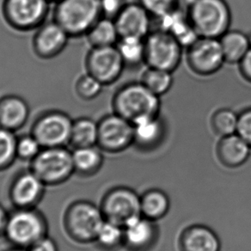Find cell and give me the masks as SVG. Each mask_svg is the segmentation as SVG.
<instances>
[{"instance_id":"cell-1","label":"cell","mask_w":251,"mask_h":251,"mask_svg":"<svg viewBox=\"0 0 251 251\" xmlns=\"http://www.w3.org/2000/svg\"><path fill=\"white\" fill-rule=\"evenodd\" d=\"M113 112L133 124L160 115V98L141 82H131L115 91L112 99Z\"/></svg>"},{"instance_id":"cell-2","label":"cell","mask_w":251,"mask_h":251,"mask_svg":"<svg viewBox=\"0 0 251 251\" xmlns=\"http://www.w3.org/2000/svg\"><path fill=\"white\" fill-rule=\"evenodd\" d=\"M54 4L52 19L71 38L85 37L102 17L100 0H58Z\"/></svg>"},{"instance_id":"cell-3","label":"cell","mask_w":251,"mask_h":251,"mask_svg":"<svg viewBox=\"0 0 251 251\" xmlns=\"http://www.w3.org/2000/svg\"><path fill=\"white\" fill-rule=\"evenodd\" d=\"M186 12L199 37L219 39L230 29L232 17L226 0H191Z\"/></svg>"},{"instance_id":"cell-4","label":"cell","mask_w":251,"mask_h":251,"mask_svg":"<svg viewBox=\"0 0 251 251\" xmlns=\"http://www.w3.org/2000/svg\"><path fill=\"white\" fill-rule=\"evenodd\" d=\"M104 220L100 206L89 201L79 200L67 207L63 226L72 240L77 244H87L94 243Z\"/></svg>"},{"instance_id":"cell-5","label":"cell","mask_w":251,"mask_h":251,"mask_svg":"<svg viewBox=\"0 0 251 251\" xmlns=\"http://www.w3.org/2000/svg\"><path fill=\"white\" fill-rule=\"evenodd\" d=\"M50 0H1L0 11L5 25L18 33L35 32L49 19Z\"/></svg>"},{"instance_id":"cell-6","label":"cell","mask_w":251,"mask_h":251,"mask_svg":"<svg viewBox=\"0 0 251 251\" xmlns=\"http://www.w3.org/2000/svg\"><path fill=\"white\" fill-rule=\"evenodd\" d=\"M49 235V224L44 214L35 208H15L9 214L4 237L11 246L29 249Z\"/></svg>"},{"instance_id":"cell-7","label":"cell","mask_w":251,"mask_h":251,"mask_svg":"<svg viewBox=\"0 0 251 251\" xmlns=\"http://www.w3.org/2000/svg\"><path fill=\"white\" fill-rule=\"evenodd\" d=\"M30 170L46 186L62 184L75 174L72 151L66 147L42 148L30 162Z\"/></svg>"},{"instance_id":"cell-8","label":"cell","mask_w":251,"mask_h":251,"mask_svg":"<svg viewBox=\"0 0 251 251\" xmlns=\"http://www.w3.org/2000/svg\"><path fill=\"white\" fill-rule=\"evenodd\" d=\"M145 64L174 73L181 64L183 47L167 32L155 29L145 39Z\"/></svg>"},{"instance_id":"cell-9","label":"cell","mask_w":251,"mask_h":251,"mask_svg":"<svg viewBox=\"0 0 251 251\" xmlns=\"http://www.w3.org/2000/svg\"><path fill=\"white\" fill-rule=\"evenodd\" d=\"M74 119L59 109H49L33 122L31 133L42 148L67 147L70 143Z\"/></svg>"},{"instance_id":"cell-10","label":"cell","mask_w":251,"mask_h":251,"mask_svg":"<svg viewBox=\"0 0 251 251\" xmlns=\"http://www.w3.org/2000/svg\"><path fill=\"white\" fill-rule=\"evenodd\" d=\"M100 208L106 220L124 226L130 220L141 216L140 196L127 187H115L102 197Z\"/></svg>"},{"instance_id":"cell-11","label":"cell","mask_w":251,"mask_h":251,"mask_svg":"<svg viewBox=\"0 0 251 251\" xmlns=\"http://www.w3.org/2000/svg\"><path fill=\"white\" fill-rule=\"evenodd\" d=\"M186 49L188 68L201 77L217 74L226 63L219 39L199 37Z\"/></svg>"},{"instance_id":"cell-12","label":"cell","mask_w":251,"mask_h":251,"mask_svg":"<svg viewBox=\"0 0 251 251\" xmlns=\"http://www.w3.org/2000/svg\"><path fill=\"white\" fill-rule=\"evenodd\" d=\"M85 73L104 86L115 84L122 77L126 65L116 46L91 48L84 59Z\"/></svg>"},{"instance_id":"cell-13","label":"cell","mask_w":251,"mask_h":251,"mask_svg":"<svg viewBox=\"0 0 251 251\" xmlns=\"http://www.w3.org/2000/svg\"><path fill=\"white\" fill-rule=\"evenodd\" d=\"M98 147L108 153H119L133 145V125L121 115L111 113L98 121Z\"/></svg>"},{"instance_id":"cell-14","label":"cell","mask_w":251,"mask_h":251,"mask_svg":"<svg viewBox=\"0 0 251 251\" xmlns=\"http://www.w3.org/2000/svg\"><path fill=\"white\" fill-rule=\"evenodd\" d=\"M70 39L55 21L48 20L35 30L32 38V51L42 60L55 59L66 50Z\"/></svg>"},{"instance_id":"cell-15","label":"cell","mask_w":251,"mask_h":251,"mask_svg":"<svg viewBox=\"0 0 251 251\" xmlns=\"http://www.w3.org/2000/svg\"><path fill=\"white\" fill-rule=\"evenodd\" d=\"M44 182L29 169L18 173L11 181L9 197L15 208H35L45 194Z\"/></svg>"},{"instance_id":"cell-16","label":"cell","mask_w":251,"mask_h":251,"mask_svg":"<svg viewBox=\"0 0 251 251\" xmlns=\"http://www.w3.org/2000/svg\"><path fill=\"white\" fill-rule=\"evenodd\" d=\"M152 17L138 3H126L114 19L120 38L135 37L146 39L151 31Z\"/></svg>"},{"instance_id":"cell-17","label":"cell","mask_w":251,"mask_h":251,"mask_svg":"<svg viewBox=\"0 0 251 251\" xmlns=\"http://www.w3.org/2000/svg\"><path fill=\"white\" fill-rule=\"evenodd\" d=\"M124 247L129 251H149L159 237L156 221L141 216L130 220L123 226Z\"/></svg>"},{"instance_id":"cell-18","label":"cell","mask_w":251,"mask_h":251,"mask_svg":"<svg viewBox=\"0 0 251 251\" xmlns=\"http://www.w3.org/2000/svg\"><path fill=\"white\" fill-rule=\"evenodd\" d=\"M30 113L28 101L19 95L0 97V127L17 133L28 123Z\"/></svg>"},{"instance_id":"cell-19","label":"cell","mask_w":251,"mask_h":251,"mask_svg":"<svg viewBox=\"0 0 251 251\" xmlns=\"http://www.w3.org/2000/svg\"><path fill=\"white\" fill-rule=\"evenodd\" d=\"M180 251H220L218 235L209 227L194 225L182 230L179 237Z\"/></svg>"},{"instance_id":"cell-20","label":"cell","mask_w":251,"mask_h":251,"mask_svg":"<svg viewBox=\"0 0 251 251\" xmlns=\"http://www.w3.org/2000/svg\"><path fill=\"white\" fill-rule=\"evenodd\" d=\"M156 20L158 22L157 28L172 35L184 49L188 48L199 38L190 24L187 12L181 11L180 8Z\"/></svg>"},{"instance_id":"cell-21","label":"cell","mask_w":251,"mask_h":251,"mask_svg":"<svg viewBox=\"0 0 251 251\" xmlns=\"http://www.w3.org/2000/svg\"><path fill=\"white\" fill-rule=\"evenodd\" d=\"M133 125V145L141 151H151L160 146L166 133V126L160 115L145 119Z\"/></svg>"},{"instance_id":"cell-22","label":"cell","mask_w":251,"mask_h":251,"mask_svg":"<svg viewBox=\"0 0 251 251\" xmlns=\"http://www.w3.org/2000/svg\"><path fill=\"white\" fill-rule=\"evenodd\" d=\"M251 151V146L236 133L220 138L217 145L216 154L224 166L237 168L246 163Z\"/></svg>"},{"instance_id":"cell-23","label":"cell","mask_w":251,"mask_h":251,"mask_svg":"<svg viewBox=\"0 0 251 251\" xmlns=\"http://www.w3.org/2000/svg\"><path fill=\"white\" fill-rule=\"evenodd\" d=\"M74 172L83 177L97 174L103 164L102 151L98 147H79L72 151Z\"/></svg>"},{"instance_id":"cell-24","label":"cell","mask_w":251,"mask_h":251,"mask_svg":"<svg viewBox=\"0 0 251 251\" xmlns=\"http://www.w3.org/2000/svg\"><path fill=\"white\" fill-rule=\"evenodd\" d=\"M226 63L237 64L240 62L251 48L249 35L237 29H229L220 38Z\"/></svg>"},{"instance_id":"cell-25","label":"cell","mask_w":251,"mask_h":251,"mask_svg":"<svg viewBox=\"0 0 251 251\" xmlns=\"http://www.w3.org/2000/svg\"><path fill=\"white\" fill-rule=\"evenodd\" d=\"M171 202L169 196L160 189L152 188L140 196L141 215L153 221L163 219L167 215Z\"/></svg>"},{"instance_id":"cell-26","label":"cell","mask_w":251,"mask_h":251,"mask_svg":"<svg viewBox=\"0 0 251 251\" xmlns=\"http://www.w3.org/2000/svg\"><path fill=\"white\" fill-rule=\"evenodd\" d=\"M91 48L115 46L120 40L118 29L114 19L101 17L85 35Z\"/></svg>"},{"instance_id":"cell-27","label":"cell","mask_w":251,"mask_h":251,"mask_svg":"<svg viewBox=\"0 0 251 251\" xmlns=\"http://www.w3.org/2000/svg\"><path fill=\"white\" fill-rule=\"evenodd\" d=\"M98 122L87 116L74 119L71 132L73 148L98 146Z\"/></svg>"},{"instance_id":"cell-28","label":"cell","mask_w":251,"mask_h":251,"mask_svg":"<svg viewBox=\"0 0 251 251\" xmlns=\"http://www.w3.org/2000/svg\"><path fill=\"white\" fill-rule=\"evenodd\" d=\"M94 243L104 251H115L124 246V229L118 224L104 220Z\"/></svg>"},{"instance_id":"cell-29","label":"cell","mask_w":251,"mask_h":251,"mask_svg":"<svg viewBox=\"0 0 251 251\" xmlns=\"http://www.w3.org/2000/svg\"><path fill=\"white\" fill-rule=\"evenodd\" d=\"M140 82L152 93L161 98L171 91L173 85V73L147 67L141 75Z\"/></svg>"},{"instance_id":"cell-30","label":"cell","mask_w":251,"mask_h":251,"mask_svg":"<svg viewBox=\"0 0 251 251\" xmlns=\"http://www.w3.org/2000/svg\"><path fill=\"white\" fill-rule=\"evenodd\" d=\"M115 46L126 67H138L145 63V39L122 37Z\"/></svg>"},{"instance_id":"cell-31","label":"cell","mask_w":251,"mask_h":251,"mask_svg":"<svg viewBox=\"0 0 251 251\" xmlns=\"http://www.w3.org/2000/svg\"><path fill=\"white\" fill-rule=\"evenodd\" d=\"M237 123L238 114L227 108L217 109L210 120L212 129L220 138L237 133Z\"/></svg>"},{"instance_id":"cell-32","label":"cell","mask_w":251,"mask_h":251,"mask_svg":"<svg viewBox=\"0 0 251 251\" xmlns=\"http://www.w3.org/2000/svg\"><path fill=\"white\" fill-rule=\"evenodd\" d=\"M17 141L16 133L0 127V171L7 170L18 159Z\"/></svg>"},{"instance_id":"cell-33","label":"cell","mask_w":251,"mask_h":251,"mask_svg":"<svg viewBox=\"0 0 251 251\" xmlns=\"http://www.w3.org/2000/svg\"><path fill=\"white\" fill-rule=\"evenodd\" d=\"M104 85L91 75L84 73L77 77L74 84V92L83 101H93L101 95Z\"/></svg>"},{"instance_id":"cell-34","label":"cell","mask_w":251,"mask_h":251,"mask_svg":"<svg viewBox=\"0 0 251 251\" xmlns=\"http://www.w3.org/2000/svg\"><path fill=\"white\" fill-rule=\"evenodd\" d=\"M42 150L41 144L31 133L18 137L17 157L20 160L31 162Z\"/></svg>"},{"instance_id":"cell-35","label":"cell","mask_w":251,"mask_h":251,"mask_svg":"<svg viewBox=\"0 0 251 251\" xmlns=\"http://www.w3.org/2000/svg\"><path fill=\"white\" fill-rule=\"evenodd\" d=\"M139 3L155 19L180 8V0H139Z\"/></svg>"},{"instance_id":"cell-36","label":"cell","mask_w":251,"mask_h":251,"mask_svg":"<svg viewBox=\"0 0 251 251\" xmlns=\"http://www.w3.org/2000/svg\"><path fill=\"white\" fill-rule=\"evenodd\" d=\"M237 133L251 147V107L238 114Z\"/></svg>"},{"instance_id":"cell-37","label":"cell","mask_w":251,"mask_h":251,"mask_svg":"<svg viewBox=\"0 0 251 251\" xmlns=\"http://www.w3.org/2000/svg\"><path fill=\"white\" fill-rule=\"evenodd\" d=\"M102 17L115 19L126 3L125 0H100Z\"/></svg>"},{"instance_id":"cell-38","label":"cell","mask_w":251,"mask_h":251,"mask_svg":"<svg viewBox=\"0 0 251 251\" xmlns=\"http://www.w3.org/2000/svg\"><path fill=\"white\" fill-rule=\"evenodd\" d=\"M28 250L29 251H59V248L55 241L47 235L33 244Z\"/></svg>"},{"instance_id":"cell-39","label":"cell","mask_w":251,"mask_h":251,"mask_svg":"<svg viewBox=\"0 0 251 251\" xmlns=\"http://www.w3.org/2000/svg\"><path fill=\"white\" fill-rule=\"evenodd\" d=\"M238 67L241 76L247 82L251 83V48L240 62L238 63Z\"/></svg>"},{"instance_id":"cell-40","label":"cell","mask_w":251,"mask_h":251,"mask_svg":"<svg viewBox=\"0 0 251 251\" xmlns=\"http://www.w3.org/2000/svg\"><path fill=\"white\" fill-rule=\"evenodd\" d=\"M9 214L7 210L0 204V237H4L6 226H7Z\"/></svg>"},{"instance_id":"cell-41","label":"cell","mask_w":251,"mask_h":251,"mask_svg":"<svg viewBox=\"0 0 251 251\" xmlns=\"http://www.w3.org/2000/svg\"><path fill=\"white\" fill-rule=\"evenodd\" d=\"M4 251H29L28 249H25V248L16 247V246H11L7 250Z\"/></svg>"},{"instance_id":"cell-42","label":"cell","mask_w":251,"mask_h":251,"mask_svg":"<svg viewBox=\"0 0 251 251\" xmlns=\"http://www.w3.org/2000/svg\"><path fill=\"white\" fill-rule=\"evenodd\" d=\"M50 1H51V2H52V3H55V2H57V1H58V0H50Z\"/></svg>"}]
</instances>
